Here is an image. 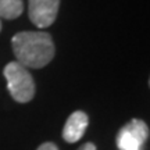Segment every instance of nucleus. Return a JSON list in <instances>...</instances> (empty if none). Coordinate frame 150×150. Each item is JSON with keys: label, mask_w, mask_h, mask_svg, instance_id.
<instances>
[{"label": "nucleus", "mask_w": 150, "mask_h": 150, "mask_svg": "<svg viewBox=\"0 0 150 150\" xmlns=\"http://www.w3.org/2000/svg\"><path fill=\"white\" fill-rule=\"evenodd\" d=\"M36 150H59V149H57V146L54 145V143H52V142H46V143H43V145L39 146Z\"/></svg>", "instance_id": "obj_7"}, {"label": "nucleus", "mask_w": 150, "mask_h": 150, "mask_svg": "<svg viewBox=\"0 0 150 150\" xmlns=\"http://www.w3.org/2000/svg\"><path fill=\"white\" fill-rule=\"evenodd\" d=\"M24 11L22 0H0V17L6 20H16Z\"/></svg>", "instance_id": "obj_6"}, {"label": "nucleus", "mask_w": 150, "mask_h": 150, "mask_svg": "<svg viewBox=\"0 0 150 150\" xmlns=\"http://www.w3.org/2000/svg\"><path fill=\"white\" fill-rule=\"evenodd\" d=\"M0 31H1V22H0Z\"/></svg>", "instance_id": "obj_9"}, {"label": "nucleus", "mask_w": 150, "mask_h": 150, "mask_svg": "<svg viewBox=\"0 0 150 150\" xmlns=\"http://www.w3.org/2000/svg\"><path fill=\"white\" fill-rule=\"evenodd\" d=\"M78 150H96V146L93 145V143H91V142H88V143L81 146Z\"/></svg>", "instance_id": "obj_8"}, {"label": "nucleus", "mask_w": 150, "mask_h": 150, "mask_svg": "<svg viewBox=\"0 0 150 150\" xmlns=\"http://www.w3.org/2000/svg\"><path fill=\"white\" fill-rule=\"evenodd\" d=\"M4 78L11 97L18 103L31 102L35 96V82L31 72L18 61H11L4 67Z\"/></svg>", "instance_id": "obj_2"}, {"label": "nucleus", "mask_w": 150, "mask_h": 150, "mask_svg": "<svg viewBox=\"0 0 150 150\" xmlns=\"http://www.w3.org/2000/svg\"><path fill=\"white\" fill-rule=\"evenodd\" d=\"M60 0H28L29 20L38 28L50 27L59 13Z\"/></svg>", "instance_id": "obj_4"}, {"label": "nucleus", "mask_w": 150, "mask_h": 150, "mask_svg": "<svg viewBox=\"0 0 150 150\" xmlns=\"http://www.w3.org/2000/svg\"><path fill=\"white\" fill-rule=\"evenodd\" d=\"M149 138V127L145 121L134 118L118 131L115 143L118 150H142Z\"/></svg>", "instance_id": "obj_3"}, {"label": "nucleus", "mask_w": 150, "mask_h": 150, "mask_svg": "<svg viewBox=\"0 0 150 150\" xmlns=\"http://www.w3.org/2000/svg\"><path fill=\"white\" fill-rule=\"evenodd\" d=\"M11 46L17 61L25 68H43L56 53L52 35L47 32H18L13 36Z\"/></svg>", "instance_id": "obj_1"}, {"label": "nucleus", "mask_w": 150, "mask_h": 150, "mask_svg": "<svg viewBox=\"0 0 150 150\" xmlns=\"http://www.w3.org/2000/svg\"><path fill=\"white\" fill-rule=\"evenodd\" d=\"M89 124V117L83 111H74L65 121L63 138L68 143H75L83 136Z\"/></svg>", "instance_id": "obj_5"}]
</instances>
